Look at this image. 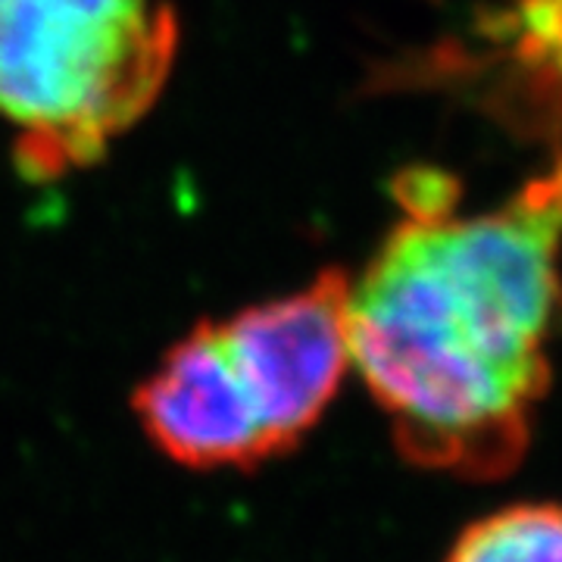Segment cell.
Here are the masks:
<instances>
[{"label":"cell","mask_w":562,"mask_h":562,"mask_svg":"<svg viewBox=\"0 0 562 562\" xmlns=\"http://www.w3.org/2000/svg\"><path fill=\"white\" fill-rule=\"evenodd\" d=\"M403 220L350 291L353 369L419 469L503 479L550 391L562 310V157L457 216L447 176H403Z\"/></svg>","instance_id":"1"},{"label":"cell","mask_w":562,"mask_h":562,"mask_svg":"<svg viewBox=\"0 0 562 562\" xmlns=\"http://www.w3.org/2000/svg\"><path fill=\"white\" fill-rule=\"evenodd\" d=\"M176 57L169 0H0V120L22 176L94 166L150 113Z\"/></svg>","instance_id":"2"},{"label":"cell","mask_w":562,"mask_h":562,"mask_svg":"<svg viewBox=\"0 0 562 562\" xmlns=\"http://www.w3.org/2000/svg\"><path fill=\"white\" fill-rule=\"evenodd\" d=\"M350 291L344 269H322L301 291L216 322L276 453L294 450L319 425L353 366Z\"/></svg>","instance_id":"3"},{"label":"cell","mask_w":562,"mask_h":562,"mask_svg":"<svg viewBox=\"0 0 562 562\" xmlns=\"http://www.w3.org/2000/svg\"><path fill=\"white\" fill-rule=\"evenodd\" d=\"M135 413L169 460L254 469L279 457L216 322H198L135 391Z\"/></svg>","instance_id":"4"},{"label":"cell","mask_w":562,"mask_h":562,"mask_svg":"<svg viewBox=\"0 0 562 562\" xmlns=\"http://www.w3.org/2000/svg\"><path fill=\"white\" fill-rule=\"evenodd\" d=\"M447 562H562L560 503H516L462 531Z\"/></svg>","instance_id":"5"}]
</instances>
